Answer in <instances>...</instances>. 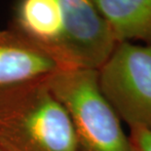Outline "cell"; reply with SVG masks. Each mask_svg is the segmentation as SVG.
Listing matches in <instances>:
<instances>
[{"label": "cell", "instance_id": "1", "mask_svg": "<svg viewBox=\"0 0 151 151\" xmlns=\"http://www.w3.org/2000/svg\"><path fill=\"white\" fill-rule=\"evenodd\" d=\"M46 78L0 89L1 151H78L70 118Z\"/></svg>", "mask_w": 151, "mask_h": 151}, {"label": "cell", "instance_id": "2", "mask_svg": "<svg viewBox=\"0 0 151 151\" xmlns=\"http://www.w3.org/2000/svg\"><path fill=\"white\" fill-rule=\"evenodd\" d=\"M46 81L70 118L78 151H134L99 88L97 69L65 67Z\"/></svg>", "mask_w": 151, "mask_h": 151}, {"label": "cell", "instance_id": "3", "mask_svg": "<svg viewBox=\"0 0 151 151\" xmlns=\"http://www.w3.org/2000/svg\"><path fill=\"white\" fill-rule=\"evenodd\" d=\"M102 94L131 128L151 129V44L117 42L98 69Z\"/></svg>", "mask_w": 151, "mask_h": 151}, {"label": "cell", "instance_id": "4", "mask_svg": "<svg viewBox=\"0 0 151 151\" xmlns=\"http://www.w3.org/2000/svg\"><path fill=\"white\" fill-rule=\"evenodd\" d=\"M65 24L63 63L65 67L99 69L117 41L90 0H54Z\"/></svg>", "mask_w": 151, "mask_h": 151}, {"label": "cell", "instance_id": "5", "mask_svg": "<svg viewBox=\"0 0 151 151\" xmlns=\"http://www.w3.org/2000/svg\"><path fill=\"white\" fill-rule=\"evenodd\" d=\"M60 68L43 48L13 28L0 29V89L44 79Z\"/></svg>", "mask_w": 151, "mask_h": 151}, {"label": "cell", "instance_id": "6", "mask_svg": "<svg viewBox=\"0 0 151 151\" xmlns=\"http://www.w3.org/2000/svg\"><path fill=\"white\" fill-rule=\"evenodd\" d=\"M11 28L46 50L65 67L63 17L54 0H19Z\"/></svg>", "mask_w": 151, "mask_h": 151}, {"label": "cell", "instance_id": "7", "mask_svg": "<svg viewBox=\"0 0 151 151\" xmlns=\"http://www.w3.org/2000/svg\"><path fill=\"white\" fill-rule=\"evenodd\" d=\"M117 42L151 44V0H90Z\"/></svg>", "mask_w": 151, "mask_h": 151}, {"label": "cell", "instance_id": "8", "mask_svg": "<svg viewBox=\"0 0 151 151\" xmlns=\"http://www.w3.org/2000/svg\"><path fill=\"white\" fill-rule=\"evenodd\" d=\"M129 139L134 151H151V129L131 128Z\"/></svg>", "mask_w": 151, "mask_h": 151}, {"label": "cell", "instance_id": "9", "mask_svg": "<svg viewBox=\"0 0 151 151\" xmlns=\"http://www.w3.org/2000/svg\"><path fill=\"white\" fill-rule=\"evenodd\" d=\"M0 151H1V150H0Z\"/></svg>", "mask_w": 151, "mask_h": 151}]
</instances>
